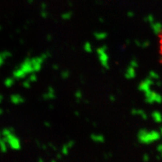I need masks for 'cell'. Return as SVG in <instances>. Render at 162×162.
I'll return each instance as SVG.
<instances>
[{"label":"cell","mask_w":162,"mask_h":162,"mask_svg":"<svg viewBox=\"0 0 162 162\" xmlns=\"http://www.w3.org/2000/svg\"><path fill=\"white\" fill-rule=\"evenodd\" d=\"M48 57L49 53H44L39 56L25 58L14 69L11 76L17 81L23 80L31 74L40 72Z\"/></svg>","instance_id":"1"},{"label":"cell","mask_w":162,"mask_h":162,"mask_svg":"<svg viewBox=\"0 0 162 162\" xmlns=\"http://www.w3.org/2000/svg\"><path fill=\"white\" fill-rule=\"evenodd\" d=\"M2 135L6 142L8 149L14 151H20L22 149V142L17 135L14 129L11 127L3 128L1 131Z\"/></svg>","instance_id":"2"},{"label":"cell","mask_w":162,"mask_h":162,"mask_svg":"<svg viewBox=\"0 0 162 162\" xmlns=\"http://www.w3.org/2000/svg\"><path fill=\"white\" fill-rule=\"evenodd\" d=\"M161 137L160 131L156 130L149 131L146 128H141L137 132V140L140 143L149 145L159 140Z\"/></svg>","instance_id":"3"},{"label":"cell","mask_w":162,"mask_h":162,"mask_svg":"<svg viewBox=\"0 0 162 162\" xmlns=\"http://www.w3.org/2000/svg\"><path fill=\"white\" fill-rule=\"evenodd\" d=\"M108 47L106 45L100 46L96 50L98 62L104 70H108L110 68V56L108 54Z\"/></svg>","instance_id":"4"},{"label":"cell","mask_w":162,"mask_h":162,"mask_svg":"<svg viewBox=\"0 0 162 162\" xmlns=\"http://www.w3.org/2000/svg\"><path fill=\"white\" fill-rule=\"evenodd\" d=\"M145 101L149 104H161L162 103V95L161 94L152 91V89L145 92Z\"/></svg>","instance_id":"5"},{"label":"cell","mask_w":162,"mask_h":162,"mask_svg":"<svg viewBox=\"0 0 162 162\" xmlns=\"http://www.w3.org/2000/svg\"><path fill=\"white\" fill-rule=\"evenodd\" d=\"M153 84H155L154 80L148 77L140 83V84L138 86V89H139V91L145 93V92L151 90V87L153 86Z\"/></svg>","instance_id":"6"},{"label":"cell","mask_w":162,"mask_h":162,"mask_svg":"<svg viewBox=\"0 0 162 162\" xmlns=\"http://www.w3.org/2000/svg\"><path fill=\"white\" fill-rule=\"evenodd\" d=\"M75 145V142L72 140H68V142H66L65 143H64L60 149V152H61V155H64V156H67L68 155H69L71 150L74 148Z\"/></svg>","instance_id":"7"},{"label":"cell","mask_w":162,"mask_h":162,"mask_svg":"<svg viewBox=\"0 0 162 162\" xmlns=\"http://www.w3.org/2000/svg\"><path fill=\"white\" fill-rule=\"evenodd\" d=\"M23 80V83H22L23 87H24L25 89H29V88H31L32 85L38 80V75H37V73L31 74L30 75H29L26 78H25V79Z\"/></svg>","instance_id":"8"},{"label":"cell","mask_w":162,"mask_h":162,"mask_svg":"<svg viewBox=\"0 0 162 162\" xmlns=\"http://www.w3.org/2000/svg\"><path fill=\"white\" fill-rule=\"evenodd\" d=\"M10 102L14 105H21L25 103V98L23 95L18 93H14L10 95L9 97Z\"/></svg>","instance_id":"9"},{"label":"cell","mask_w":162,"mask_h":162,"mask_svg":"<svg viewBox=\"0 0 162 162\" xmlns=\"http://www.w3.org/2000/svg\"><path fill=\"white\" fill-rule=\"evenodd\" d=\"M11 56L12 53L9 50L0 51V68H2Z\"/></svg>","instance_id":"10"},{"label":"cell","mask_w":162,"mask_h":162,"mask_svg":"<svg viewBox=\"0 0 162 162\" xmlns=\"http://www.w3.org/2000/svg\"><path fill=\"white\" fill-rule=\"evenodd\" d=\"M42 97L44 100H53L56 98V91L52 86H49L47 89L44 92Z\"/></svg>","instance_id":"11"},{"label":"cell","mask_w":162,"mask_h":162,"mask_svg":"<svg viewBox=\"0 0 162 162\" xmlns=\"http://www.w3.org/2000/svg\"><path fill=\"white\" fill-rule=\"evenodd\" d=\"M90 140L95 143H104L105 142V137L103 134L98 133H92L90 134Z\"/></svg>","instance_id":"12"},{"label":"cell","mask_w":162,"mask_h":162,"mask_svg":"<svg viewBox=\"0 0 162 162\" xmlns=\"http://www.w3.org/2000/svg\"><path fill=\"white\" fill-rule=\"evenodd\" d=\"M135 77H136V68L131 65H128L125 72V77L127 80H132L134 79Z\"/></svg>","instance_id":"13"},{"label":"cell","mask_w":162,"mask_h":162,"mask_svg":"<svg viewBox=\"0 0 162 162\" xmlns=\"http://www.w3.org/2000/svg\"><path fill=\"white\" fill-rule=\"evenodd\" d=\"M153 33L156 35H162V23L160 22H153L150 24Z\"/></svg>","instance_id":"14"},{"label":"cell","mask_w":162,"mask_h":162,"mask_svg":"<svg viewBox=\"0 0 162 162\" xmlns=\"http://www.w3.org/2000/svg\"><path fill=\"white\" fill-rule=\"evenodd\" d=\"M131 114L133 116H138L140 117H141L144 120H146L148 119V116H147V113L143 110L142 109H136V108H134L131 110Z\"/></svg>","instance_id":"15"},{"label":"cell","mask_w":162,"mask_h":162,"mask_svg":"<svg viewBox=\"0 0 162 162\" xmlns=\"http://www.w3.org/2000/svg\"><path fill=\"white\" fill-rule=\"evenodd\" d=\"M93 36H94V38L96 40H103L107 38L108 35H107V33L106 32H104V31H97V32H94Z\"/></svg>","instance_id":"16"},{"label":"cell","mask_w":162,"mask_h":162,"mask_svg":"<svg viewBox=\"0 0 162 162\" xmlns=\"http://www.w3.org/2000/svg\"><path fill=\"white\" fill-rule=\"evenodd\" d=\"M8 150V145L6 143V142L5 141L2 135V133L0 131V152L1 153H6Z\"/></svg>","instance_id":"17"},{"label":"cell","mask_w":162,"mask_h":162,"mask_svg":"<svg viewBox=\"0 0 162 162\" xmlns=\"http://www.w3.org/2000/svg\"><path fill=\"white\" fill-rule=\"evenodd\" d=\"M151 116L153 119V121H155V123L160 124L162 123V113L159 111H153L151 114Z\"/></svg>","instance_id":"18"},{"label":"cell","mask_w":162,"mask_h":162,"mask_svg":"<svg viewBox=\"0 0 162 162\" xmlns=\"http://www.w3.org/2000/svg\"><path fill=\"white\" fill-rule=\"evenodd\" d=\"M16 81L17 80H15V78L11 76V77H9L5 78L3 83H4V86H5V87H7V88H11V87H12V86L15 84Z\"/></svg>","instance_id":"19"},{"label":"cell","mask_w":162,"mask_h":162,"mask_svg":"<svg viewBox=\"0 0 162 162\" xmlns=\"http://www.w3.org/2000/svg\"><path fill=\"white\" fill-rule=\"evenodd\" d=\"M83 49L86 53H92L93 52V46L89 41H86L83 44Z\"/></svg>","instance_id":"20"},{"label":"cell","mask_w":162,"mask_h":162,"mask_svg":"<svg viewBox=\"0 0 162 162\" xmlns=\"http://www.w3.org/2000/svg\"><path fill=\"white\" fill-rule=\"evenodd\" d=\"M134 43H135V44H136L137 46H139V47H142V48H146V47H148L150 45V44H151L150 41L148 40H144V41H142V42H140V40H135Z\"/></svg>","instance_id":"21"},{"label":"cell","mask_w":162,"mask_h":162,"mask_svg":"<svg viewBox=\"0 0 162 162\" xmlns=\"http://www.w3.org/2000/svg\"><path fill=\"white\" fill-rule=\"evenodd\" d=\"M149 77L152 79L153 80H158L160 79V76L158 74V72L155 71H150L149 72Z\"/></svg>","instance_id":"22"},{"label":"cell","mask_w":162,"mask_h":162,"mask_svg":"<svg viewBox=\"0 0 162 162\" xmlns=\"http://www.w3.org/2000/svg\"><path fill=\"white\" fill-rule=\"evenodd\" d=\"M72 17V14L71 12H66V13H64L62 14V20H70Z\"/></svg>","instance_id":"23"},{"label":"cell","mask_w":162,"mask_h":162,"mask_svg":"<svg viewBox=\"0 0 162 162\" xmlns=\"http://www.w3.org/2000/svg\"><path fill=\"white\" fill-rule=\"evenodd\" d=\"M129 65H131V66H132V67H134V68H137L139 67L138 62H137L135 59H133L131 60V62H130V63H129Z\"/></svg>","instance_id":"24"},{"label":"cell","mask_w":162,"mask_h":162,"mask_svg":"<svg viewBox=\"0 0 162 162\" xmlns=\"http://www.w3.org/2000/svg\"><path fill=\"white\" fill-rule=\"evenodd\" d=\"M145 20L147 21L149 24H151V23H152L153 22H155V19H154V17H153L152 15H149L148 17H146L145 18Z\"/></svg>","instance_id":"25"},{"label":"cell","mask_w":162,"mask_h":162,"mask_svg":"<svg viewBox=\"0 0 162 162\" xmlns=\"http://www.w3.org/2000/svg\"><path fill=\"white\" fill-rule=\"evenodd\" d=\"M149 159H150V156L148 154H144L143 155V161H149Z\"/></svg>","instance_id":"26"},{"label":"cell","mask_w":162,"mask_h":162,"mask_svg":"<svg viewBox=\"0 0 162 162\" xmlns=\"http://www.w3.org/2000/svg\"><path fill=\"white\" fill-rule=\"evenodd\" d=\"M157 151L158 152H160V153L162 152V143L158 145V146H157Z\"/></svg>","instance_id":"27"},{"label":"cell","mask_w":162,"mask_h":162,"mask_svg":"<svg viewBox=\"0 0 162 162\" xmlns=\"http://www.w3.org/2000/svg\"><path fill=\"white\" fill-rule=\"evenodd\" d=\"M3 100H4V96H3L2 95H1V94H0V104H1V103H2Z\"/></svg>","instance_id":"28"},{"label":"cell","mask_w":162,"mask_h":162,"mask_svg":"<svg viewBox=\"0 0 162 162\" xmlns=\"http://www.w3.org/2000/svg\"><path fill=\"white\" fill-rule=\"evenodd\" d=\"M156 86H161V83L159 81V80H156Z\"/></svg>","instance_id":"29"},{"label":"cell","mask_w":162,"mask_h":162,"mask_svg":"<svg viewBox=\"0 0 162 162\" xmlns=\"http://www.w3.org/2000/svg\"><path fill=\"white\" fill-rule=\"evenodd\" d=\"M110 99L111 101H115V98H114L113 95H110Z\"/></svg>","instance_id":"30"},{"label":"cell","mask_w":162,"mask_h":162,"mask_svg":"<svg viewBox=\"0 0 162 162\" xmlns=\"http://www.w3.org/2000/svg\"><path fill=\"white\" fill-rule=\"evenodd\" d=\"M3 113H4V110H3V109H2V108H1V107H0V116H2V115H3Z\"/></svg>","instance_id":"31"},{"label":"cell","mask_w":162,"mask_h":162,"mask_svg":"<svg viewBox=\"0 0 162 162\" xmlns=\"http://www.w3.org/2000/svg\"><path fill=\"white\" fill-rule=\"evenodd\" d=\"M160 133H161V135L162 137V126L161 127V128H160Z\"/></svg>","instance_id":"32"},{"label":"cell","mask_w":162,"mask_h":162,"mask_svg":"<svg viewBox=\"0 0 162 162\" xmlns=\"http://www.w3.org/2000/svg\"><path fill=\"white\" fill-rule=\"evenodd\" d=\"M161 158H162V152H161Z\"/></svg>","instance_id":"33"},{"label":"cell","mask_w":162,"mask_h":162,"mask_svg":"<svg viewBox=\"0 0 162 162\" xmlns=\"http://www.w3.org/2000/svg\"><path fill=\"white\" fill-rule=\"evenodd\" d=\"M29 2H32V1H33V0H29Z\"/></svg>","instance_id":"34"},{"label":"cell","mask_w":162,"mask_h":162,"mask_svg":"<svg viewBox=\"0 0 162 162\" xmlns=\"http://www.w3.org/2000/svg\"><path fill=\"white\" fill-rule=\"evenodd\" d=\"M0 30H1V26H0Z\"/></svg>","instance_id":"35"}]
</instances>
